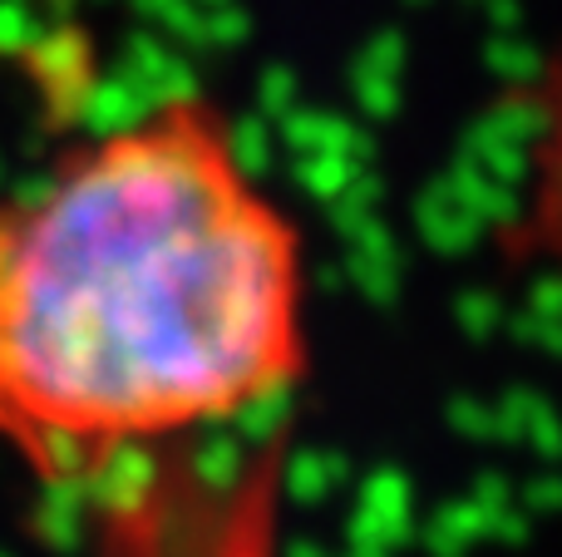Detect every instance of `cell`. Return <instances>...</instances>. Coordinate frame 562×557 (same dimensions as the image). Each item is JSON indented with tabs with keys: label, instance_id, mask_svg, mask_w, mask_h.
Returning <instances> with one entry per match:
<instances>
[{
	"label": "cell",
	"instance_id": "1",
	"mask_svg": "<svg viewBox=\"0 0 562 557\" xmlns=\"http://www.w3.org/2000/svg\"><path fill=\"white\" fill-rule=\"evenodd\" d=\"M306 252L213 99L168 94L0 193V450L134 523L296 400Z\"/></svg>",
	"mask_w": 562,
	"mask_h": 557
}]
</instances>
